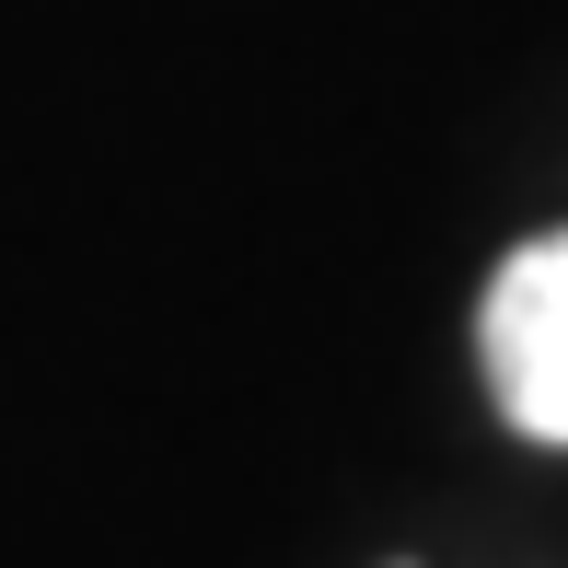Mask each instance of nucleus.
Returning <instances> with one entry per match:
<instances>
[{
    "label": "nucleus",
    "instance_id": "obj_1",
    "mask_svg": "<svg viewBox=\"0 0 568 568\" xmlns=\"http://www.w3.org/2000/svg\"><path fill=\"white\" fill-rule=\"evenodd\" d=\"M487 383H499L510 429L568 442V232L523 244L487 278Z\"/></svg>",
    "mask_w": 568,
    "mask_h": 568
}]
</instances>
